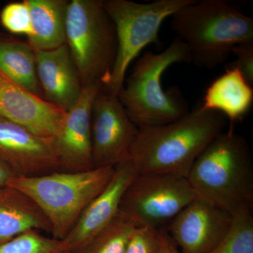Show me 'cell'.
Wrapping results in <instances>:
<instances>
[{
	"mask_svg": "<svg viewBox=\"0 0 253 253\" xmlns=\"http://www.w3.org/2000/svg\"><path fill=\"white\" fill-rule=\"evenodd\" d=\"M196 197L185 176L141 173L125 191L120 211L138 225L159 229Z\"/></svg>",
	"mask_w": 253,
	"mask_h": 253,
	"instance_id": "obj_8",
	"label": "cell"
},
{
	"mask_svg": "<svg viewBox=\"0 0 253 253\" xmlns=\"http://www.w3.org/2000/svg\"><path fill=\"white\" fill-rule=\"evenodd\" d=\"M66 44L83 87L109 84L117 54V36L103 0H72L66 15Z\"/></svg>",
	"mask_w": 253,
	"mask_h": 253,
	"instance_id": "obj_6",
	"label": "cell"
},
{
	"mask_svg": "<svg viewBox=\"0 0 253 253\" xmlns=\"http://www.w3.org/2000/svg\"><path fill=\"white\" fill-rule=\"evenodd\" d=\"M139 129L118 96L101 89L91 112L94 168L115 167L126 161Z\"/></svg>",
	"mask_w": 253,
	"mask_h": 253,
	"instance_id": "obj_9",
	"label": "cell"
},
{
	"mask_svg": "<svg viewBox=\"0 0 253 253\" xmlns=\"http://www.w3.org/2000/svg\"><path fill=\"white\" fill-rule=\"evenodd\" d=\"M253 209L232 214L229 231L210 253H253Z\"/></svg>",
	"mask_w": 253,
	"mask_h": 253,
	"instance_id": "obj_21",
	"label": "cell"
},
{
	"mask_svg": "<svg viewBox=\"0 0 253 253\" xmlns=\"http://www.w3.org/2000/svg\"><path fill=\"white\" fill-rule=\"evenodd\" d=\"M0 22L12 34L31 36L33 33L31 11L26 0L6 4L0 13Z\"/></svg>",
	"mask_w": 253,
	"mask_h": 253,
	"instance_id": "obj_23",
	"label": "cell"
},
{
	"mask_svg": "<svg viewBox=\"0 0 253 253\" xmlns=\"http://www.w3.org/2000/svg\"><path fill=\"white\" fill-rule=\"evenodd\" d=\"M137 226L135 221L120 211L104 229L76 253H125Z\"/></svg>",
	"mask_w": 253,
	"mask_h": 253,
	"instance_id": "obj_20",
	"label": "cell"
},
{
	"mask_svg": "<svg viewBox=\"0 0 253 253\" xmlns=\"http://www.w3.org/2000/svg\"><path fill=\"white\" fill-rule=\"evenodd\" d=\"M33 33L28 44L34 51L55 49L66 44L68 0H26Z\"/></svg>",
	"mask_w": 253,
	"mask_h": 253,
	"instance_id": "obj_18",
	"label": "cell"
},
{
	"mask_svg": "<svg viewBox=\"0 0 253 253\" xmlns=\"http://www.w3.org/2000/svg\"><path fill=\"white\" fill-rule=\"evenodd\" d=\"M171 28L185 43L191 63L212 70L235 46L253 41V19L226 0H194L171 16Z\"/></svg>",
	"mask_w": 253,
	"mask_h": 253,
	"instance_id": "obj_2",
	"label": "cell"
},
{
	"mask_svg": "<svg viewBox=\"0 0 253 253\" xmlns=\"http://www.w3.org/2000/svg\"><path fill=\"white\" fill-rule=\"evenodd\" d=\"M160 253H180L172 239L165 230L163 231L162 247Z\"/></svg>",
	"mask_w": 253,
	"mask_h": 253,
	"instance_id": "obj_27",
	"label": "cell"
},
{
	"mask_svg": "<svg viewBox=\"0 0 253 253\" xmlns=\"http://www.w3.org/2000/svg\"><path fill=\"white\" fill-rule=\"evenodd\" d=\"M231 221L230 213L197 196L168 223L166 232L180 253H210Z\"/></svg>",
	"mask_w": 253,
	"mask_h": 253,
	"instance_id": "obj_10",
	"label": "cell"
},
{
	"mask_svg": "<svg viewBox=\"0 0 253 253\" xmlns=\"http://www.w3.org/2000/svg\"><path fill=\"white\" fill-rule=\"evenodd\" d=\"M16 176L14 171L0 160V188L7 186L10 179Z\"/></svg>",
	"mask_w": 253,
	"mask_h": 253,
	"instance_id": "obj_26",
	"label": "cell"
},
{
	"mask_svg": "<svg viewBox=\"0 0 253 253\" xmlns=\"http://www.w3.org/2000/svg\"><path fill=\"white\" fill-rule=\"evenodd\" d=\"M231 54L236 56V60L233 66L237 68L243 76L253 85V41L246 42L235 46Z\"/></svg>",
	"mask_w": 253,
	"mask_h": 253,
	"instance_id": "obj_25",
	"label": "cell"
},
{
	"mask_svg": "<svg viewBox=\"0 0 253 253\" xmlns=\"http://www.w3.org/2000/svg\"><path fill=\"white\" fill-rule=\"evenodd\" d=\"M138 172L127 160L115 166L109 184L88 206L63 239L68 253H76L117 215L125 191Z\"/></svg>",
	"mask_w": 253,
	"mask_h": 253,
	"instance_id": "obj_14",
	"label": "cell"
},
{
	"mask_svg": "<svg viewBox=\"0 0 253 253\" xmlns=\"http://www.w3.org/2000/svg\"><path fill=\"white\" fill-rule=\"evenodd\" d=\"M100 84L83 88L81 97L66 112L61 131L55 138L61 172H84L94 169L91 121L93 104Z\"/></svg>",
	"mask_w": 253,
	"mask_h": 253,
	"instance_id": "obj_12",
	"label": "cell"
},
{
	"mask_svg": "<svg viewBox=\"0 0 253 253\" xmlns=\"http://www.w3.org/2000/svg\"><path fill=\"white\" fill-rule=\"evenodd\" d=\"M228 123L221 113L198 106L173 122L139 129L126 160L138 174L186 177L198 156Z\"/></svg>",
	"mask_w": 253,
	"mask_h": 253,
	"instance_id": "obj_1",
	"label": "cell"
},
{
	"mask_svg": "<svg viewBox=\"0 0 253 253\" xmlns=\"http://www.w3.org/2000/svg\"><path fill=\"white\" fill-rule=\"evenodd\" d=\"M253 102V86L237 68L231 66L208 86L200 106L221 113L233 127L234 123L244 119Z\"/></svg>",
	"mask_w": 253,
	"mask_h": 253,
	"instance_id": "obj_16",
	"label": "cell"
},
{
	"mask_svg": "<svg viewBox=\"0 0 253 253\" xmlns=\"http://www.w3.org/2000/svg\"><path fill=\"white\" fill-rule=\"evenodd\" d=\"M191 63L189 49L176 38L161 52L148 51L136 61L118 98L139 129L168 124L190 112L179 88L163 89V74L174 63Z\"/></svg>",
	"mask_w": 253,
	"mask_h": 253,
	"instance_id": "obj_4",
	"label": "cell"
},
{
	"mask_svg": "<svg viewBox=\"0 0 253 253\" xmlns=\"http://www.w3.org/2000/svg\"><path fill=\"white\" fill-rule=\"evenodd\" d=\"M0 253H68L63 240L43 235L41 231H26L0 246Z\"/></svg>",
	"mask_w": 253,
	"mask_h": 253,
	"instance_id": "obj_22",
	"label": "cell"
},
{
	"mask_svg": "<svg viewBox=\"0 0 253 253\" xmlns=\"http://www.w3.org/2000/svg\"><path fill=\"white\" fill-rule=\"evenodd\" d=\"M66 115V111L26 90L0 71V116L36 135L55 139Z\"/></svg>",
	"mask_w": 253,
	"mask_h": 253,
	"instance_id": "obj_13",
	"label": "cell"
},
{
	"mask_svg": "<svg viewBox=\"0 0 253 253\" xmlns=\"http://www.w3.org/2000/svg\"><path fill=\"white\" fill-rule=\"evenodd\" d=\"M115 167L84 172H54L36 176H16L8 183L33 201L51 225V236L63 240L89 204L109 184Z\"/></svg>",
	"mask_w": 253,
	"mask_h": 253,
	"instance_id": "obj_5",
	"label": "cell"
},
{
	"mask_svg": "<svg viewBox=\"0 0 253 253\" xmlns=\"http://www.w3.org/2000/svg\"><path fill=\"white\" fill-rule=\"evenodd\" d=\"M0 160L16 176H36L61 171L55 139L36 135L1 116Z\"/></svg>",
	"mask_w": 253,
	"mask_h": 253,
	"instance_id": "obj_11",
	"label": "cell"
},
{
	"mask_svg": "<svg viewBox=\"0 0 253 253\" xmlns=\"http://www.w3.org/2000/svg\"><path fill=\"white\" fill-rule=\"evenodd\" d=\"M194 0H157L139 3L129 0H104L117 36V54L111 79L104 90L118 96L133 60L146 46L158 44V33L166 18Z\"/></svg>",
	"mask_w": 253,
	"mask_h": 253,
	"instance_id": "obj_7",
	"label": "cell"
},
{
	"mask_svg": "<svg viewBox=\"0 0 253 253\" xmlns=\"http://www.w3.org/2000/svg\"><path fill=\"white\" fill-rule=\"evenodd\" d=\"M0 71L26 90L41 96L34 50L28 42L1 32Z\"/></svg>",
	"mask_w": 253,
	"mask_h": 253,
	"instance_id": "obj_19",
	"label": "cell"
},
{
	"mask_svg": "<svg viewBox=\"0 0 253 253\" xmlns=\"http://www.w3.org/2000/svg\"><path fill=\"white\" fill-rule=\"evenodd\" d=\"M163 231L138 225L131 234L125 253H160Z\"/></svg>",
	"mask_w": 253,
	"mask_h": 253,
	"instance_id": "obj_24",
	"label": "cell"
},
{
	"mask_svg": "<svg viewBox=\"0 0 253 253\" xmlns=\"http://www.w3.org/2000/svg\"><path fill=\"white\" fill-rule=\"evenodd\" d=\"M198 197L231 215L253 209V163L247 141L233 127L216 136L198 156L187 176Z\"/></svg>",
	"mask_w": 253,
	"mask_h": 253,
	"instance_id": "obj_3",
	"label": "cell"
},
{
	"mask_svg": "<svg viewBox=\"0 0 253 253\" xmlns=\"http://www.w3.org/2000/svg\"><path fill=\"white\" fill-rule=\"evenodd\" d=\"M37 76L44 99L63 111H69L81 97L83 83L67 44L35 51Z\"/></svg>",
	"mask_w": 253,
	"mask_h": 253,
	"instance_id": "obj_15",
	"label": "cell"
},
{
	"mask_svg": "<svg viewBox=\"0 0 253 253\" xmlns=\"http://www.w3.org/2000/svg\"><path fill=\"white\" fill-rule=\"evenodd\" d=\"M51 234L49 221L34 202L19 190L0 188V246L26 231Z\"/></svg>",
	"mask_w": 253,
	"mask_h": 253,
	"instance_id": "obj_17",
	"label": "cell"
}]
</instances>
